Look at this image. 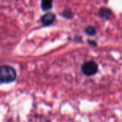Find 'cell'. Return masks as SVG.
Listing matches in <instances>:
<instances>
[{
  "mask_svg": "<svg viewBox=\"0 0 122 122\" xmlns=\"http://www.w3.org/2000/svg\"><path fill=\"white\" fill-rule=\"evenodd\" d=\"M98 65L96 62L90 61L84 63L81 66V71L86 76H91L94 75L98 71Z\"/></svg>",
  "mask_w": 122,
  "mask_h": 122,
  "instance_id": "2",
  "label": "cell"
},
{
  "mask_svg": "<svg viewBox=\"0 0 122 122\" xmlns=\"http://www.w3.org/2000/svg\"><path fill=\"white\" fill-rule=\"evenodd\" d=\"M100 16L101 17L106 19H109L111 16H112V12L110 9H107V8H102L99 11Z\"/></svg>",
  "mask_w": 122,
  "mask_h": 122,
  "instance_id": "4",
  "label": "cell"
},
{
  "mask_svg": "<svg viewBox=\"0 0 122 122\" xmlns=\"http://www.w3.org/2000/svg\"><path fill=\"white\" fill-rule=\"evenodd\" d=\"M16 74L14 68L9 66L3 65L0 66V81L9 83L16 79Z\"/></svg>",
  "mask_w": 122,
  "mask_h": 122,
  "instance_id": "1",
  "label": "cell"
},
{
  "mask_svg": "<svg viewBox=\"0 0 122 122\" xmlns=\"http://www.w3.org/2000/svg\"><path fill=\"white\" fill-rule=\"evenodd\" d=\"M55 19H56V16L53 13H47L42 16L41 21L43 24L48 26V25L51 24L54 21Z\"/></svg>",
  "mask_w": 122,
  "mask_h": 122,
  "instance_id": "3",
  "label": "cell"
},
{
  "mask_svg": "<svg viewBox=\"0 0 122 122\" xmlns=\"http://www.w3.org/2000/svg\"><path fill=\"white\" fill-rule=\"evenodd\" d=\"M89 43L90 44H92V46H96V45H97V43H96L95 41H89Z\"/></svg>",
  "mask_w": 122,
  "mask_h": 122,
  "instance_id": "8",
  "label": "cell"
},
{
  "mask_svg": "<svg viewBox=\"0 0 122 122\" xmlns=\"http://www.w3.org/2000/svg\"><path fill=\"white\" fill-rule=\"evenodd\" d=\"M64 17H68V18H71V12L70 11H65L64 14Z\"/></svg>",
  "mask_w": 122,
  "mask_h": 122,
  "instance_id": "7",
  "label": "cell"
},
{
  "mask_svg": "<svg viewBox=\"0 0 122 122\" xmlns=\"http://www.w3.org/2000/svg\"><path fill=\"white\" fill-rule=\"evenodd\" d=\"M52 0H41V7L44 10H49L52 7Z\"/></svg>",
  "mask_w": 122,
  "mask_h": 122,
  "instance_id": "5",
  "label": "cell"
},
{
  "mask_svg": "<svg viewBox=\"0 0 122 122\" xmlns=\"http://www.w3.org/2000/svg\"><path fill=\"white\" fill-rule=\"evenodd\" d=\"M85 32L88 34V35H90V36H93V35H95L96 33H97V29L94 26H88L86 30H85Z\"/></svg>",
  "mask_w": 122,
  "mask_h": 122,
  "instance_id": "6",
  "label": "cell"
}]
</instances>
